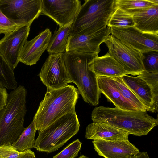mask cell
I'll use <instances>...</instances> for the list:
<instances>
[{
  "instance_id": "6da1fadb",
  "label": "cell",
  "mask_w": 158,
  "mask_h": 158,
  "mask_svg": "<svg viewBox=\"0 0 158 158\" xmlns=\"http://www.w3.org/2000/svg\"><path fill=\"white\" fill-rule=\"evenodd\" d=\"M93 122H100L114 126L136 136L147 135L158 125L157 119L146 111L123 110L116 107L100 106L91 113Z\"/></svg>"
},
{
  "instance_id": "7a4b0ae2",
  "label": "cell",
  "mask_w": 158,
  "mask_h": 158,
  "mask_svg": "<svg viewBox=\"0 0 158 158\" xmlns=\"http://www.w3.org/2000/svg\"><path fill=\"white\" fill-rule=\"evenodd\" d=\"M79 94L78 89L69 85L47 90L33 118L37 130L42 131L64 115L76 111Z\"/></svg>"
},
{
  "instance_id": "3957f363",
  "label": "cell",
  "mask_w": 158,
  "mask_h": 158,
  "mask_svg": "<svg viewBox=\"0 0 158 158\" xmlns=\"http://www.w3.org/2000/svg\"><path fill=\"white\" fill-rule=\"evenodd\" d=\"M27 90L19 85L9 94L0 110V146H11L25 129Z\"/></svg>"
},
{
  "instance_id": "277c9868",
  "label": "cell",
  "mask_w": 158,
  "mask_h": 158,
  "mask_svg": "<svg viewBox=\"0 0 158 158\" xmlns=\"http://www.w3.org/2000/svg\"><path fill=\"white\" fill-rule=\"evenodd\" d=\"M96 56L75 52L64 53L65 64L71 82L77 86L84 101L94 106L99 103L101 93L98 86L97 76L89 69L88 64Z\"/></svg>"
},
{
  "instance_id": "5b68a950",
  "label": "cell",
  "mask_w": 158,
  "mask_h": 158,
  "mask_svg": "<svg viewBox=\"0 0 158 158\" xmlns=\"http://www.w3.org/2000/svg\"><path fill=\"white\" fill-rule=\"evenodd\" d=\"M114 1L85 0L72 25L69 35L93 33L105 28L114 10Z\"/></svg>"
},
{
  "instance_id": "8992f818",
  "label": "cell",
  "mask_w": 158,
  "mask_h": 158,
  "mask_svg": "<svg viewBox=\"0 0 158 158\" xmlns=\"http://www.w3.org/2000/svg\"><path fill=\"white\" fill-rule=\"evenodd\" d=\"M80 127L76 111L68 113L39 131L33 148L48 153L56 151L77 133Z\"/></svg>"
},
{
  "instance_id": "52a82bcc",
  "label": "cell",
  "mask_w": 158,
  "mask_h": 158,
  "mask_svg": "<svg viewBox=\"0 0 158 158\" xmlns=\"http://www.w3.org/2000/svg\"><path fill=\"white\" fill-rule=\"evenodd\" d=\"M104 43L108 48V53L129 74L138 76L145 71L143 63V54L111 35Z\"/></svg>"
},
{
  "instance_id": "ba28073f",
  "label": "cell",
  "mask_w": 158,
  "mask_h": 158,
  "mask_svg": "<svg viewBox=\"0 0 158 158\" xmlns=\"http://www.w3.org/2000/svg\"><path fill=\"white\" fill-rule=\"evenodd\" d=\"M42 0H0V10L17 24L31 25L41 14Z\"/></svg>"
},
{
  "instance_id": "9c48e42d",
  "label": "cell",
  "mask_w": 158,
  "mask_h": 158,
  "mask_svg": "<svg viewBox=\"0 0 158 158\" xmlns=\"http://www.w3.org/2000/svg\"><path fill=\"white\" fill-rule=\"evenodd\" d=\"M38 75L47 90L68 85L71 82L65 64L64 53L49 54Z\"/></svg>"
},
{
  "instance_id": "30bf717a",
  "label": "cell",
  "mask_w": 158,
  "mask_h": 158,
  "mask_svg": "<svg viewBox=\"0 0 158 158\" xmlns=\"http://www.w3.org/2000/svg\"><path fill=\"white\" fill-rule=\"evenodd\" d=\"M110 34L143 54L158 52V35L143 33L134 26L111 27Z\"/></svg>"
},
{
  "instance_id": "8fae6325",
  "label": "cell",
  "mask_w": 158,
  "mask_h": 158,
  "mask_svg": "<svg viewBox=\"0 0 158 158\" xmlns=\"http://www.w3.org/2000/svg\"><path fill=\"white\" fill-rule=\"evenodd\" d=\"M79 0H42L41 14L54 21L59 27L74 21L81 6Z\"/></svg>"
},
{
  "instance_id": "7c38bea8",
  "label": "cell",
  "mask_w": 158,
  "mask_h": 158,
  "mask_svg": "<svg viewBox=\"0 0 158 158\" xmlns=\"http://www.w3.org/2000/svg\"><path fill=\"white\" fill-rule=\"evenodd\" d=\"M110 27L95 32L81 35H69L65 52H75L98 56L100 51V45L110 34Z\"/></svg>"
},
{
  "instance_id": "4fadbf2b",
  "label": "cell",
  "mask_w": 158,
  "mask_h": 158,
  "mask_svg": "<svg viewBox=\"0 0 158 158\" xmlns=\"http://www.w3.org/2000/svg\"><path fill=\"white\" fill-rule=\"evenodd\" d=\"M30 26H22L0 40V53L13 70L19 62L20 52L27 41Z\"/></svg>"
},
{
  "instance_id": "5bb4252c",
  "label": "cell",
  "mask_w": 158,
  "mask_h": 158,
  "mask_svg": "<svg viewBox=\"0 0 158 158\" xmlns=\"http://www.w3.org/2000/svg\"><path fill=\"white\" fill-rule=\"evenodd\" d=\"M98 155L104 158H132L139 152L129 140L92 141Z\"/></svg>"
},
{
  "instance_id": "9a60e30c",
  "label": "cell",
  "mask_w": 158,
  "mask_h": 158,
  "mask_svg": "<svg viewBox=\"0 0 158 158\" xmlns=\"http://www.w3.org/2000/svg\"><path fill=\"white\" fill-rule=\"evenodd\" d=\"M52 32L47 28L30 41H27L20 52L19 61L31 66L35 64L47 49Z\"/></svg>"
},
{
  "instance_id": "2e32d148",
  "label": "cell",
  "mask_w": 158,
  "mask_h": 158,
  "mask_svg": "<svg viewBox=\"0 0 158 158\" xmlns=\"http://www.w3.org/2000/svg\"><path fill=\"white\" fill-rule=\"evenodd\" d=\"M88 67L97 76L114 77L129 74L108 52L102 56L93 57L89 62Z\"/></svg>"
},
{
  "instance_id": "e0dca14e",
  "label": "cell",
  "mask_w": 158,
  "mask_h": 158,
  "mask_svg": "<svg viewBox=\"0 0 158 158\" xmlns=\"http://www.w3.org/2000/svg\"><path fill=\"white\" fill-rule=\"evenodd\" d=\"M129 134L126 131L109 124L93 122L86 129L85 137L93 140L111 141L129 140Z\"/></svg>"
},
{
  "instance_id": "ac0fdd59",
  "label": "cell",
  "mask_w": 158,
  "mask_h": 158,
  "mask_svg": "<svg viewBox=\"0 0 158 158\" xmlns=\"http://www.w3.org/2000/svg\"><path fill=\"white\" fill-rule=\"evenodd\" d=\"M98 89L108 100L112 103L115 107L128 111L137 110L122 95L116 86L114 79L103 76H97Z\"/></svg>"
},
{
  "instance_id": "d6986e66",
  "label": "cell",
  "mask_w": 158,
  "mask_h": 158,
  "mask_svg": "<svg viewBox=\"0 0 158 158\" xmlns=\"http://www.w3.org/2000/svg\"><path fill=\"white\" fill-rule=\"evenodd\" d=\"M136 28L145 33L158 35V5L129 13Z\"/></svg>"
},
{
  "instance_id": "ffe728a7",
  "label": "cell",
  "mask_w": 158,
  "mask_h": 158,
  "mask_svg": "<svg viewBox=\"0 0 158 158\" xmlns=\"http://www.w3.org/2000/svg\"><path fill=\"white\" fill-rule=\"evenodd\" d=\"M126 85L134 93L151 112L153 103L151 89L148 84L141 78L126 75L121 77Z\"/></svg>"
},
{
  "instance_id": "44dd1931",
  "label": "cell",
  "mask_w": 158,
  "mask_h": 158,
  "mask_svg": "<svg viewBox=\"0 0 158 158\" xmlns=\"http://www.w3.org/2000/svg\"><path fill=\"white\" fill-rule=\"evenodd\" d=\"M73 23L59 27L51 37L47 49L49 54L63 53L65 52L66 45Z\"/></svg>"
},
{
  "instance_id": "7402d4cb",
  "label": "cell",
  "mask_w": 158,
  "mask_h": 158,
  "mask_svg": "<svg viewBox=\"0 0 158 158\" xmlns=\"http://www.w3.org/2000/svg\"><path fill=\"white\" fill-rule=\"evenodd\" d=\"M37 129L34 120L25 128L18 139L11 146L20 152H24L33 148Z\"/></svg>"
},
{
  "instance_id": "603a6c76",
  "label": "cell",
  "mask_w": 158,
  "mask_h": 158,
  "mask_svg": "<svg viewBox=\"0 0 158 158\" xmlns=\"http://www.w3.org/2000/svg\"><path fill=\"white\" fill-rule=\"evenodd\" d=\"M13 70L0 53V85L12 90L17 87Z\"/></svg>"
},
{
  "instance_id": "cb8c5ba5",
  "label": "cell",
  "mask_w": 158,
  "mask_h": 158,
  "mask_svg": "<svg viewBox=\"0 0 158 158\" xmlns=\"http://www.w3.org/2000/svg\"><path fill=\"white\" fill-rule=\"evenodd\" d=\"M132 14L118 7L114 10L108 22L107 26L111 27H124L134 26Z\"/></svg>"
},
{
  "instance_id": "d4e9b609",
  "label": "cell",
  "mask_w": 158,
  "mask_h": 158,
  "mask_svg": "<svg viewBox=\"0 0 158 158\" xmlns=\"http://www.w3.org/2000/svg\"><path fill=\"white\" fill-rule=\"evenodd\" d=\"M114 79L117 88L123 96L137 110L147 111L146 107L134 93L126 85L121 77H112Z\"/></svg>"
},
{
  "instance_id": "484cf974",
  "label": "cell",
  "mask_w": 158,
  "mask_h": 158,
  "mask_svg": "<svg viewBox=\"0 0 158 158\" xmlns=\"http://www.w3.org/2000/svg\"><path fill=\"white\" fill-rule=\"evenodd\" d=\"M137 77L148 84L152 93L153 103L151 112L156 113L158 111V72H149L145 71Z\"/></svg>"
},
{
  "instance_id": "4316f807",
  "label": "cell",
  "mask_w": 158,
  "mask_h": 158,
  "mask_svg": "<svg viewBox=\"0 0 158 158\" xmlns=\"http://www.w3.org/2000/svg\"><path fill=\"white\" fill-rule=\"evenodd\" d=\"M156 4L149 0H115V7L120 8L130 13L137 10L151 7Z\"/></svg>"
},
{
  "instance_id": "83f0119b",
  "label": "cell",
  "mask_w": 158,
  "mask_h": 158,
  "mask_svg": "<svg viewBox=\"0 0 158 158\" xmlns=\"http://www.w3.org/2000/svg\"><path fill=\"white\" fill-rule=\"evenodd\" d=\"M81 144L80 140L77 139L68 145L53 158H75L78 156Z\"/></svg>"
},
{
  "instance_id": "f1b7e54d",
  "label": "cell",
  "mask_w": 158,
  "mask_h": 158,
  "mask_svg": "<svg viewBox=\"0 0 158 158\" xmlns=\"http://www.w3.org/2000/svg\"><path fill=\"white\" fill-rule=\"evenodd\" d=\"M158 52L151 51L143 54V65L145 70L149 72H158Z\"/></svg>"
},
{
  "instance_id": "f546056e",
  "label": "cell",
  "mask_w": 158,
  "mask_h": 158,
  "mask_svg": "<svg viewBox=\"0 0 158 158\" xmlns=\"http://www.w3.org/2000/svg\"><path fill=\"white\" fill-rule=\"evenodd\" d=\"M22 26L11 21L0 10V34H8Z\"/></svg>"
},
{
  "instance_id": "4dcf8cb0",
  "label": "cell",
  "mask_w": 158,
  "mask_h": 158,
  "mask_svg": "<svg viewBox=\"0 0 158 158\" xmlns=\"http://www.w3.org/2000/svg\"><path fill=\"white\" fill-rule=\"evenodd\" d=\"M26 151L19 152L11 146H0V155L3 158H20Z\"/></svg>"
},
{
  "instance_id": "1f68e13d",
  "label": "cell",
  "mask_w": 158,
  "mask_h": 158,
  "mask_svg": "<svg viewBox=\"0 0 158 158\" xmlns=\"http://www.w3.org/2000/svg\"><path fill=\"white\" fill-rule=\"evenodd\" d=\"M8 95L6 88L0 85V110L6 105Z\"/></svg>"
},
{
  "instance_id": "d6a6232c",
  "label": "cell",
  "mask_w": 158,
  "mask_h": 158,
  "mask_svg": "<svg viewBox=\"0 0 158 158\" xmlns=\"http://www.w3.org/2000/svg\"><path fill=\"white\" fill-rule=\"evenodd\" d=\"M78 158H90L86 156L81 155ZM132 158H150L146 152H139V153Z\"/></svg>"
},
{
  "instance_id": "836d02e7",
  "label": "cell",
  "mask_w": 158,
  "mask_h": 158,
  "mask_svg": "<svg viewBox=\"0 0 158 158\" xmlns=\"http://www.w3.org/2000/svg\"><path fill=\"white\" fill-rule=\"evenodd\" d=\"M35 156L34 153L29 149L20 158H33Z\"/></svg>"
},
{
  "instance_id": "e575fe53",
  "label": "cell",
  "mask_w": 158,
  "mask_h": 158,
  "mask_svg": "<svg viewBox=\"0 0 158 158\" xmlns=\"http://www.w3.org/2000/svg\"><path fill=\"white\" fill-rule=\"evenodd\" d=\"M0 158H3L0 155Z\"/></svg>"
},
{
  "instance_id": "d590c367",
  "label": "cell",
  "mask_w": 158,
  "mask_h": 158,
  "mask_svg": "<svg viewBox=\"0 0 158 158\" xmlns=\"http://www.w3.org/2000/svg\"><path fill=\"white\" fill-rule=\"evenodd\" d=\"M33 158H36L35 156H34V157H33Z\"/></svg>"
}]
</instances>
